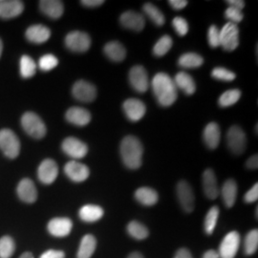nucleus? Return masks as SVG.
Masks as SVG:
<instances>
[{
    "label": "nucleus",
    "mask_w": 258,
    "mask_h": 258,
    "mask_svg": "<svg viewBox=\"0 0 258 258\" xmlns=\"http://www.w3.org/2000/svg\"><path fill=\"white\" fill-rule=\"evenodd\" d=\"M212 78L223 81V82H232L235 80L236 75L232 71H230L224 67H216L212 70Z\"/></svg>",
    "instance_id": "nucleus-41"
},
{
    "label": "nucleus",
    "mask_w": 258,
    "mask_h": 258,
    "mask_svg": "<svg viewBox=\"0 0 258 258\" xmlns=\"http://www.w3.org/2000/svg\"><path fill=\"white\" fill-rule=\"evenodd\" d=\"M125 116L131 121H139L144 118L147 112V106L138 99H128L122 104Z\"/></svg>",
    "instance_id": "nucleus-16"
},
{
    "label": "nucleus",
    "mask_w": 258,
    "mask_h": 258,
    "mask_svg": "<svg viewBox=\"0 0 258 258\" xmlns=\"http://www.w3.org/2000/svg\"><path fill=\"white\" fill-rule=\"evenodd\" d=\"M105 55L115 62L122 61L126 56V50L119 41H110L103 48Z\"/></svg>",
    "instance_id": "nucleus-26"
},
{
    "label": "nucleus",
    "mask_w": 258,
    "mask_h": 258,
    "mask_svg": "<svg viewBox=\"0 0 258 258\" xmlns=\"http://www.w3.org/2000/svg\"><path fill=\"white\" fill-rule=\"evenodd\" d=\"M227 144L232 153L240 155L247 148V136L238 125H233L227 132Z\"/></svg>",
    "instance_id": "nucleus-7"
},
{
    "label": "nucleus",
    "mask_w": 258,
    "mask_h": 258,
    "mask_svg": "<svg viewBox=\"0 0 258 258\" xmlns=\"http://www.w3.org/2000/svg\"><path fill=\"white\" fill-rule=\"evenodd\" d=\"M39 9L52 19L61 18L64 12V6L61 1L58 0H41L39 1Z\"/></svg>",
    "instance_id": "nucleus-23"
},
{
    "label": "nucleus",
    "mask_w": 258,
    "mask_h": 258,
    "mask_svg": "<svg viewBox=\"0 0 258 258\" xmlns=\"http://www.w3.org/2000/svg\"><path fill=\"white\" fill-rule=\"evenodd\" d=\"M144 13L148 16L150 20L157 25V26H163L166 22V19L164 14L161 12V10L153 5L152 3H147L143 7Z\"/></svg>",
    "instance_id": "nucleus-33"
},
{
    "label": "nucleus",
    "mask_w": 258,
    "mask_h": 258,
    "mask_svg": "<svg viewBox=\"0 0 258 258\" xmlns=\"http://www.w3.org/2000/svg\"><path fill=\"white\" fill-rule=\"evenodd\" d=\"M246 166L249 169H256L258 167L257 154L249 157L248 161L246 162Z\"/></svg>",
    "instance_id": "nucleus-50"
},
{
    "label": "nucleus",
    "mask_w": 258,
    "mask_h": 258,
    "mask_svg": "<svg viewBox=\"0 0 258 258\" xmlns=\"http://www.w3.org/2000/svg\"><path fill=\"white\" fill-rule=\"evenodd\" d=\"M24 10V3L19 0L0 1V19H15L20 16Z\"/></svg>",
    "instance_id": "nucleus-20"
},
{
    "label": "nucleus",
    "mask_w": 258,
    "mask_h": 258,
    "mask_svg": "<svg viewBox=\"0 0 258 258\" xmlns=\"http://www.w3.org/2000/svg\"><path fill=\"white\" fill-rule=\"evenodd\" d=\"M62 151L67 156L73 159H82L88 153V147L83 141L75 137H68L65 139L61 145Z\"/></svg>",
    "instance_id": "nucleus-12"
},
{
    "label": "nucleus",
    "mask_w": 258,
    "mask_h": 258,
    "mask_svg": "<svg viewBox=\"0 0 258 258\" xmlns=\"http://www.w3.org/2000/svg\"><path fill=\"white\" fill-rule=\"evenodd\" d=\"M65 118L68 122L76 126H85L91 121V114L87 109L76 106L67 110Z\"/></svg>",
    "instance_id": "nucleus-21"
},
{
    "label": "nucleus",
    "mask_w": 258,
    "mask_h": 258,
    "mask_svg": "<svg viewBox=\"0 0 258 258\" xmlns=\"http://www.w3.org/2000/svg\"><path fill=\"white\" fill-rule=\"evenodd\" d=\"M151 87L157 102L164 107L172 105L177 100V87L174 81L166 73H158L152 79Z\"/></svg>",
    "instance_id": "nucleus-1"
},
{
    "label": "nucleus",
    "mask_w": 258,
    "mask_h": 258,
    "mask_svg": "<svg viewBox=\"0 0 258 258\" xmlns=\"http://www.w3.org/2000/svg\"><path fill=\"white\" fill-rule=\"evenodd\" d=\"M19 258H34V255H33V253H31V252H24L23 254L20 255V257Z\"/></svg>",
    "instance_id": "nucleus-54"
},
{
    "label": "nucleus",
    "mask_w": 258,
    "mask_h": 258,
    "mask_svg": "<svg viewBox=\"0 0 258 258\" xmlns=\"http://www.w3.org/2000/svg\"><path fill=\"white\" fill-rule=\"evenodd\" d=\"M57 175L58 166L52 159H45L37 168V177L42 184H53Z\"/></svg>",
    "instance_id": "nucleus-14"
},
{
    "label": "nucleus",
    "mask_w": 258,
    "mask_h": 258,
    "mask_svg": "<svg viewBox=\"0 0 258 258\" xmlns=\"http://www.w3.org/2000/svg\"><path fill=\"white\" fill-rule=\"evenodd\" d=\"M237 191H238L237 184L233 179L227 180L223 184L220 194H221L224 204L226 205L227 208H231L234 206L237 198Z\"/></svg>",
    "instance_id": "nucleus-25"
},
{
    "label": "nucleus",
    "mask_w": 258,
    "mask_h": 258,
    "mask_svg": "<svg viewBox=\"0 0 258 258\" xmlns=\"http://www.w3.org/2000/svg\"><path fill=\"white\" fill-rule=\"evenodd\" d=\"M0 149L10 159H16L20 153V141L11 129L0 130Z\"/></svg>",
    "instance_id": "nucleus-4"
},
{
    "label": "nucleus",
    "mask_w": 258,
    "mask_h": 258,
    "mask_svg": "<svg viewBox=\"0 0 258 258\" xmlns=\"http://www.w3.org/2000/svg\"><path fill=\"white\" fill-rule=\"evenodd\" d=\"M226 3L229 5V7L241 10V11L245 7V2L243 0H228L226 1Z\"/></svg>",
    "instance_id": "nucleus-49"
},
{
    "label": "nucleus",
    "mask_w": 258,
    "mask_h": 258,
    "mask_svg": "<svg viewBox=\"0 0 258 258\" xmlns=\"http://www.w3.org/2000/svg\"><path fill=\"white\" fill-rule=\"evenodd\" d=\"M120 22L122 27L135 32H141L146 26L145 17L134 11L124 12L120 16Z\"/></svg>",
    "instance_id": "nucleus-17"
},
{
    "label": "nucleus",
    "mask_w": 258,
    "mask_h": 258,
    "mask_svg": "<svg viewBox=\"0 0 258 258\" xmlns=\"http://www.w3.org/2000/svg\"><path fill=\"white\" fill-rule=\"evenodd\" d=\"M172 25H173L176 33L181 37H184L188 32V23L185 19L181 17L174 18L172 20Z\"/></svg>",
    "instance_id": "nucleus-42"
},
{
    "label": "nucleus",
    "mask_w": 258,
    "mask_h": 258,
    "mask_svg": "<svg viewBox=\"0 0 258 258\" xmlns=\"http://www.w3.org/2000/svg\"><path fill=\"white\" fill-rule=\"evenodd\" d=\"M203 140L207 148L215 149L221 140V131L216 122H210L204 129Z\"/></svg>",
    "instance_id": "nucleus-24"
},
{
    "label": "nucleus",
    "mask_w": 258,
    "mask_h": 258,
    "mask_svg": "<svg viewBox=\"0 0 258 258\" xmlns=\"http://www.w3.org/2000/svg\"><path fill=\"white\" fill-rule=\"evenodd\" d=\"M258 248V231L252 230L247 233L244 241V251L247 255H252Z\"/></svg>",
    "instance_id": "nucleus-36"
},
{
    "label": "nucleus",
    "mask_w": 258,
    "mask_h": 258,
    "mask_svg": "<svg viewBox=\"0 0 258 258\" xmlns=\"http://www.w3.org/2000/svg\"><path fill=\"white\" fill-rule=\"evenodd\" d=\"M240 234L237 231L229 232L222 240L218 255L219 258H234L239 249Z\"/></svg>",
    "instance_id": "nucleus-8"
},
{
    "label": "nucleus",
    "mask_w": 258,
    "mask_h": 258,
    "mask_svg": "<svg viewBox=\"0 0 258 258\" xmlns=\"http://www.w3.org/2000/svg\"><path fill=\"white\" fill-rule=\"evenodd\" d=\"M129 83L132 88L139 93H145L148 89L149 82L145 67L142 65H135L129 71Z\"/></svg>",
    "instance_id": "nucleus-9"
},
{
    "label": "nucleus",
    "mask_w": 258,
    "mask_h": 258,
    "mask_svg": "<svg viewBox=\"0 0 258 258\" xmlns=\"http://www.w3.org/2000/svg\"><path fill=\"white\" fill-rule=\"evenodd\" d=\"M258 199V184L255 183L251 186L247 194L244 196V201L246 203L251 204L256 202Z\"/></svg>",
    "instance_id": "nucleus-45"
},
{
    "label": "nucleus",
    "mask_w": 258,
    "mask_h": 258,
    "mask_svg": "<svg viewBox=\"0 0 258 258\" xmlns=\"http://www.w3.org/2000/svg\"><path fill=\"white\" fill-rule=\"evenodd\" d=\"M57 64H58V59L56 58V56L51 54L42 55L38 61V67L43 72H49L55 69Z\"/></svg>",
    "instance_id": "nucleus-40"
},
{
    "label": "nucleus",
    "mask_w": 258,
    "mask_h": 258,
    "mask_svg": "<svg viewBox=\"0 0 258 258\" xmlns=\"http://www.w3.org/2000/svg\"><path fill=\"white\" fill-rule=\"evenodd\" d=\"M66 176L75 183H82L88 179L90 170L88 166L77 161H70L64 166Z\"/></svg>",
    "instance_id": "nucleus-13"
},
{
    "label": "nucleus",
    "mask_w": 258,
    "mask_h": 258,
    "mask_svg": "<svg viewBox=\"0 0 258 258\" xmlns=\"http://www.w3.org/2000/svg\"><path fill=\"white\" fill-rule=\"evenodd\" d=\"M168 4L174 10H183L186 7L188 2L186 0H169Z\"/></svg>",
    "instance_id": "nucleus-47"
},
{
    "label": "nucleus",
    "mask_w": 258,
    "mask_h": 258,
    "mask_svg": "<svg viewBox=\"0 0 258 258\" xmlns=\"http://www.w3.org/2000/svg\"><path fill=\"white\" fill-rule=\"evenodd\" d=\"M127 232L131 237L136 240H144L148 238V228L138 221H131L127 225Z\"/></svg>",
    "instance_id": "nucleus-35"
},
{
    "label": "nucleus",
    "mask_w": 258,
    "mask_h": 258,
    "mask_svg": "<svg viewBox=\"0 0 258 258\" xmlns=\"http://www.w3.org/2000/svg\"><path fill=\"white\" fill-rule=\"evenodd\" d=\"M225 17H226V19L230 20L229 22L237 25L238 23H240V22L243 20L244 15H243V13H242L241 10L229 7L228 9L226 10V12H225Z\"/></svg>",
    "instance_id": "nucleus-44"
},
{
    "label": "nucleus",
    "mask_w": 258,
    "mask_h": 258,
    "mask_svg": "<svg viewBox=\"0 0 258 258\" xmlns=\"http://www.w3.org/2000/svg\"><path fill=\"white\" fill-rule=\"evenodd\" d=\"M218 217H219V208L214 206V207H212V209L209 210V212L205 217V222H204L205 231L208 235H211L213 233L217 221H218Z\"/></svg>",
    "instance_id": "nucleus-34"
},
{
    "label": "nucleus",
    "mask_w": 258,
    "mask_h": 258,
    "mask_svg": "<svg viewBox=\"0 0 258 258\" xmlns=\"http://www.w3.org/2000/svg\"><path fill=\"white\" fill-rule=\"evenodd\" d=\"M16 244L10 236H3L0 238V258H11L15 253Z\"/></svg>",
    "instance_id": "nucleus-39"
},
{
    "label": "nucleus",
    "mask_w": 258,
    "mask_h": 258,
    "mask_svg": "<svg viewBox=\"0 0 258 258\" xmlns=\"http://www.w3.org/2000/svg\"><path fill=\"white\" fill-rule=\"evenodd\" d=\"M173 81L176 87L188 96L194 95L196 91V84L192 77L185 72H179Z\"/></svg>",
    "instance_id": "nucleus-27"
},
{
    "label": "nucleus",
    "mask_w": 258,
    "mask_h": 258,
    "mask_svg": "<svg viewBox=\"0 0 258 258\" xmlns=\"http://www.w3.org/2000/svg\"><path fill=\"white\" fill-rule=\"evenodd\" d=\"M97 247V240L92 234H86L81 241L79 250L77 253V258L92 257Z\"/></svg>",
    "instance_id": "nucleus-29"
},
{
    "label": "nucleus",
    "mask_w": 258,
    "mask_h": 258,
    "mask_svg": "<svg viewBox=\"0 0 258 258\" xmlns=\"http://www.w3.org/2000/svg\"><path fill=\"white\" fill-rule=\"evenodd\" d=\"M103 210L97 205H85L80 210L79 216L84 222L93 223L99 221L103 216Z\"/></svg>",
    "instance_id": "nucleus-28"
},
{
    "label": "nucleus",
    "mask_w": 258,
    "mask_h": 258,
    "mask_svg": "<svg viewBox=\"0 0 258 258\" xmlns=\"http://www.w3.org/2000/svg\"><path fill=\"white\" fill-rule=\"evenodd\" d=\"M204 63V58L196 53H185L181 55L178 64L185 69H194L202 66Z\"/></svg>",
    "instance_id": "nucleus-31"
},
{
    "label": "nucleus",
    "mask_w": 258,
    "mask_h": 258,
    "mask_svg": "<svg viewBox=\"0 0 258 258\" xmlns=\"http://www.w3.org/2000/svg\"><path fill=\"white\" fill-rule=\"evenodd\" d=\"M75 99L83 102H92L97 98V89L92 83L86 81H78L72 88Z\"/></svg>",
    "instance_id": "nucleus-11"
},
{
    "label": "nucleus",
    "mask_w": 258,
    "mask_h": 258,
    "mask_svg": "<svg viewBox=\"0 0 258 258\" xmlns=\"http://www.w3.org/2000/svg\"><path fill=\"white\" fill-rule=\"evenodd\" d=\"M176 192H177L179 203L181 205L182 209L184 210V212H192L194 210L195 198H194V190L191 185L186 181L182 180L177 184Z\"/></svg>",
    "instance_id": "nucleus-10"
},
{
    "label": "nucleus",
    "mask_w": 258,
    "mask_h": 258,
    "mask_svg": "<svg viewBox=\"0 0 258 258\" xmlns=\"http://www.w3.org/2000/svg\"><path fill=\"white\" fill-rule=\"evenodd\" d=\"M172 38L169 36H163L153 47V54L158 57L166 55L172 47Z\"/></svg>",
    "instance_id": "nucleus-38"
},
{
    "label": "nucleus",
    "mask_w": 258,
    "mask_h": 258,
    "mask_svg": "<svg viewBox=\"0 0 258 258\" xmlns=\"http://www.w3.org/2000/svg\"><path fill=\"white\" fill-rule=\"evenodd\" d=\"M239 45V29L236 24L226 23L220 30V46L225 51L232 52Z\"/></svg>",
    "instance_id": "nucleus-5"
},
{
    "label": "nucleus",
    "mask_w": 258,
    "mask_h": 258,
    "mask_svg": "<svg viewBox=\"0 0 258 258\" xmlns=\"http://www.w3.org/2000/svg\"><path fill=\"white\" fill-rule=\"evenodd\" d=\"M81 3L85 7H89V8H95V7H99L104 3L103 0H83L81 1Z\"/></svg>",
    "instance_id": "nucleus-48"
},
{
    "label": "nucleus",
    "mask_w": 258,
    "mask_h": 258,
    "mask_svg": "<svg viewBox=\"0 0 258 258\" xmlns=\"http://www.w3.org/2000/svg\"><path fill=\"white\" fill-rule=\"evenodd\" d=\"M240 98H241L240 90L231 89V90H228L222 94L218 100V103L221 107H229L238 102Z\"/></svg>",
    "instance_id": "nucleus-37"
},
{
    "label": "nucleus",
    "mask_w": 258,
    "mask_h": 258,
    "mask_svg": "<svg viewBox=\"0 0 258 258\" xmlns=\"http://www.w3.org/2000/svg\"><path fill=\"white\" fill-rule=\"evenodd\" d=\"M39 258H65V253L58 249H49L43 252Z\"/></svg>",
    "instance_id": "nucleus-46"
},
{
    "label": "nucleus",
    "mask_w": 258,
    "mask_h": 258,
    "mask_svg": "<svg viewBox=\"0 0 258 258\" xmlns=\"http://www.w3.org/2000/svg\"><path fill=\"white\" fill-rule=\"evenodd\" d=\"M127 258H144V256H143V254H141L140 252L135 251V252H132V253H130V254L128 255V257Z\"/></svg>",
    "instance_id": "nucleus-53"
},
{
    "label": "nucleus",
    "mask_w": 258,
    "mask_h": 258,
    "mask_svg": "<svg viewBox=\"0 0 258 258\" xmlns=\"http://www.w3.org/2000/svg\"><path fill=\"white\" fill-rule=\"evenodd\" d=\"M22 128L29 136L35 139H42L46 135L47 128L44 121L34 112H26L21 118Z\"/></svg>",
    "instance_id": "nucleus-3"
},
{
    "label": "nucleus",
    "mask_w": 258,
    "mask_h": 258,
    "mask_svg": "<svg viewBox=\"0 0 258 258\" xmlns=\"http://www.w3.org/2000/svg\"><path fill=\"white\" fill-rule=\"evenodd\" d=\"M209 44L212 48L220 46V30L215 25H212L208 31Z\"/></svg>",
    "instance_id": "nucleus-43"
},
{
    "label": "nucleus",
    "mask_w": 258,
    "mask_h": 258,
    "mask_svg": "<svg viewBox=\"0 0 258 258\" xmlns=\"http://www.w3.org/2000/svg\"><path fill=\"white\" fill-rule=\"evenodd\" d=\"M72 228L73 223L67 217L53 218L47 225V230L49 233L55 237H65L69 235Z\"/></svg>",
    "instance_id": "nucleus-15"
},
{
    "label": "nucleus",
    "mask_w": 258,
    "mask_h": 258,
    "mask_svg": "<svg viewBox=\"0 0 258 258\" xmlns=\"http://www.w3.org/2000/svg\"><path fill=\"white\" fill-rule=\"evenodd\" d=\"M25 37L28 41L32 43L41 44L46 42L47 40L51 37V31L49 28L44 25H32L28 28L25 33Z\"/></svg>",
    "instance_id": "nucleus-22"
},
{
    "label": "nucleus",
    "mask_w": 258,
    "mask_h": 258,
    "mask_svg": "<svg viewBox=\"0 0 258 258\" xmlns=\"http://www.w3.org/2000/svg\"><path fill=\"white\" fill-rule=\"evenodd\" d=\"M65 46L76 53L87 52L91 47V37L81 31L71 32L65 37Z\"/></svg>",
    "instance_id": "nucleus-6"
},
{
    "label": "nucleus",
    "mask_w": 258,
    "mask_h": 258,
    "mask_svg": "<svg viewBox=\"0 0 258 258\" xmlns=\"http://www.w3.org/2000/svg\"><path fill=\"white\" fill-rule=\"evenodd\" d=\"M2 51H3V43H2V40L0 39V57L2 55Z\"/></svg>",
    "instance_id": "nucleus-55"
},
{
    "label": "nucleus",
    "mask_w": 258,
    "mask_h": 258,
    "mask_svg": "<svg viewBox=\"0 0 258 258\" xmlns=\"http://www.w3.org/2000/svg\"><path fill=\"white\" fill-rule=\"evenodd\" d=\"M202 183H203L204 192L209 199L214 200L219 196L220 189L218 187L217 179H216L215 173L211 168H208L204 171Z\"/></svg>",
    "instance_id": "nucleus-19"
},
{
    "label": "nucleus",
    "mask_w": 258,
    "mask_h": 258,
    "mask_svg": "<svg viewBox=\"0 0 258 258\" xmlns=\"http://www.w3.org/2000/svg\"><path fill=\"white\" fill-rule=\"evenodd\" d=\"M174 258L194 257H192V255H191V253H190V251H189L188 249H184V248H182V249H178V250L176 251L175 255H174Z\"/></svg>",
    "instance_id": "nucleus-51"
},
{
    "label": "nucleus",
    "mask_w": 258,
    "mask_h": 258,
    "mask_svg": "<svg viewBox=\"0 0 258 258\" xmlns=\"http://www.w3.org/2000/svg\"><path fill=\"white\" fill-rule=\"evenodd\" d=\"M135 199L139 203L150 207L157 204L159 196L156 190H154L153 188L143 186L135 191Z\"/></svg>",
    "instance_id": "nucleus-30"
},
{
    "label": "nucleus",
    "mask_w": 258,
    "mask_h": 258,
    "mask_svg": "<svg viewBox=\"0 0 258 258\" xmlns=\"http://www.w3.org/2000/svg\"><path fill=\"white\" fill-rule=\"evenodd\" d=\"M17 192L19 199L25 203L33 204L37 201V187L31 179H22L18 185Z\"/></svg>",
    "instance_id": "nucleus-18"
},
{
    "label": "nucleus",
    "mask_w": 258,
    "mask_h": 258,
    "mask_svg": "<svg viewBox=\"0 0 258 258\" xmlns=\"http://www.w3.org/2000/svg\"><path fill=\"white\" fill-rule=\"evenodd\" d=\"M203 258H219V255L216 250L209 249L204 253Z\"/></svg>",
    "instance_id": "nucleus-52"
},
{
    "label": "nucleus",
    "mask_w": 258,
    "mask_h": 258,
    "mask_svg": "<svg viewBox=\"0 0 258 258\" xmlns=\"http://www.w3.org/2000/svg\"><path fill=\"white\" fill-rule=\"evenodd\" d=\"M122 163L129 169H138L142 166L144 147L135 136H126L122 139L120 146Z\"/></svg>",
    "instance_id": "nucleus-2"
},
{
    "label": "nucleus",
    "mask_w": 258,
    "mask_h": 258,
    "mask_svg": "<svg viewBox=\"0 0 258 258\" xmlns=\"http://www.w3.org/2000/svg\"><path fill=\"white\" fill-rule=\"evenodd\" d=\"M20 75L23 79H30L37 72V64L35 60L29 55H22L19 62Z\"/></svg>",
    "instance_id": "nucleus-32"
}]
</instances>
